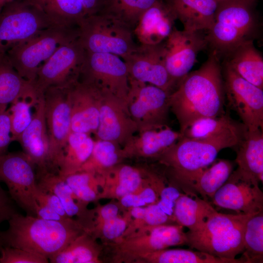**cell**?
I'll return each mask as SVG.
<instances>
[{
	"instance_id": "836d02e7",
	"label": "cell",
	"mask_w": 263,
	"mask_h": 263,
	"mask_svg": "<svg viewBox=\"0 0 263 263\" xmlns=\"http://www.w3.org/2000/svg\"><path fill=\"white\" fill-rule=\"evenodd\" d=\"M94 141L89 134L71 132L58 174L64 176L78 171L90 156Z\"/></svg>"
},
{
	"instance_id": "44dd1931",
	"label": "cell",
	"mask_w": 263,
	"mask_h": 263,
	"mask_svg": "<svg viewBox=\"0 0 263 263\" xmlns=\"http://www.w3.org/2000/svg\"><path fill=\"white\" fill-rule=\"evenodd\" d=\"M32 119L18 142L37 169V176L53 173L49 152V140L45 116L43 94L34 106Z\"/></svg>"
},
{
	"instance_id": "484cf974",
	"label": "cell",
	"mask_w": 263,
	"mask_h": 263,
	"mask_svg": "<svg viewBox=\"0 0 263 263\" xmlns=\"http://www.w3.org/2000/svg\"><path fill=\"white\" fill-rule=\"evenodd\" d=\"M236 148V170L260 183L263 181V132L259 129L245 132Z\"/></svg>"
},
{
	"instance_id": "2e32d148",
	"label": "cell",
	"mask_w": 263,
	"mask_h": 263,
	"mask_svg": "<svg viewBox=\"0 0 263 263\" xmlns=\"http://www.w3.org/2000/svg\"><path fill=\"white\" fill-rule=\"evenodd\" d=\"M207 45L201 31L173 30L164 41L166 69L174 89L192 69L198 54Z\"/></svg>"
},
{
	"instance_id": "5bb4252c",
	"label": "cell",
	"mask_w": 263,
	"mask_h": 263,
	"mask_svg": "<svg viewBox=\"0 0 263 263\" xmlns=\"http://www.w3.org/2000/svg\"><path fill=\"white\" fill-rule=\"evenodd\" d=\"M126 104L138 132L168 125L169 94L154 85L129 78Z\"/></svg>"
},
{
	"instance_id": "b9f144b4",
	"label": "cell",
	"mask_w": 263,
	"mask_h": 263,
	"mask_svg": "<svg viewBox=\"0 0 263 263\" xmlns=\"http://www.w3.org/2000/svg\"><path fill=\"white\" fill-rule=\"evenodd\" d=\"M132 219L129 210L126 209L120 214L87 232L95 238H100L113 242L122 237Z\"/></svg>"
},
{
	"instance_id": "f1b7e54d",
	"label": "cell",
	"mask_w": 263,
	"mask_h": 263,
	"mask_svg": "<svg viewBox=\"0 0 263 263\" xmlns=\"http://www.w3.org/2000/svg\"><path fill=\"white\" fill-rule=\"evenodd\" d=\"M33 84L22 78L8 60L6 55L0 57V110L22 98L37 99Z\"/></svg>"
},
{
	"instance_id": "7dc6e473",
	"label": "cell",
	"mask_w": 263,
	"mask_h": 263,
	"mask_svg": "<svg viewBox=\"0 0 263 263\" xmlns=\"http://www.w3.org/2000/svg\"><path fill=\"white\" fill-rule=\"evenodd\" d=\"M0 225L8 221L13 215L18 213L15 202L8 192L5 191L0 185Z\"/></svg>"
},
{
	"instance_id": "9a60e30c",
	"label": "cell",
	"mask_w": 263,
	"mask_h": 263,
	"mask_svg": "<svg viewBox=\"0 0 263 263\" xmlns=\"http://www.w3.org/2000/svg\"><path fill=\"white\" fill-rule=\"evenodd\" d=\"M223 71L225 98L248 131L263 128V89L238 75L226 63Z\"/></svg>"
},
{
	"instance_id": "f907efd6",
	"label": "cell",
	"mask_w": 263,
	"mask_h": 263,
	"mask_svg": "<svg viewBox=\"0 0 263 263\" xmlns=\"http://www.w3.org/2000/svg\"><path fill=\"white\" fill-rule=\"evenodd\" d=\"M13 0H0V12L6 4Z\"/></svg>"
},
{
	"instance_id": "4316f807",
	"label": "cell",
	"mask_w": 263,
	"mask_h": 263,
	"mask_svg": "<svg viewBox=\"0 0 263 263\" xmlns=\"http://www.w3.org/2000/svg\"><path fill=\"white\" fill-rule=\"evenodd\" d=\"M38 187L42 190L56 195L60 200L67 215L76 216L88 228L94 218V210L78 202L64 179L58 173L47 172L37 177Z\"/></svg>"
},
{
	"instance_id": "d4e9b609",
	"label": "cell",
	"mask_w": 263,
	"mask_h": 263,
	"mask_svg": "<svg viewBox=\"0 0 263 263\" xmlns=\"http://www.w3.org/2000/svg\"><path fill=\"white\" fill-rule=\"evenodd\" d=\"M184 30H209L214 21L217 0H164Z\"/></svg>"
},
{
	"instance_id": "f546056e",
	"label": "cell",
	"mask_w": 263,
	"mask_h": 263,
	"mask_svg": "<svg viewBox=\"0 0 263 263\" xmlns=\"http://www.w3.org/2000/svg\"><path fill=\"white\" fill-rule=\"evenodd\" d=\"M55 24L79 28L87 16L81 0H26Z\"/></svg>"
},
{
	"instance_id": "d6986e66",
	"label": "cell",
	"mask_w": 263,
	"mask_h": 263,
	"mask_svg": "<svg viewBox=\"0 0 263 263\" xmlns=\"http://www.w3.org/2000/svg\"><path fill=\"white\" fill-rule=\"evenodd\" d=\"M138 132L127 104L107 92H102L96 139L113 142L123 147Z\"/></svg>"
},
{
	"instance_id": "8fae6325",
	"label": "cell",
	"mask_w": 263,
	"mask_h": 263,
	"mask_svg": "<svg viewBox=\"0 0 263 263\" xmlns=\"http://www.w3.org/2000/svg\"><path fill=\"white\" fill-rule=\"evenodd\" d=\"M36 166L24 152H7L0 157V181L11 198L27 215L36 217L38 188Z\"/></svg>"
},
{
	"instance_id": "ffe728a7",
	"label": "cell",
	"mask_w": 263,
	"mask_h": 263,
	"mask_svg": "<svg viewBox=\"0 0 263 263\" xmlns=\"http://www.w3.org/2000/svg\"><path fill=\"white\" fill-rule=\"evenodd\" d=\"M71 132L95 133L99 124L102 92L94 85L78 79L69 87Z\"/></svg>"
},
{
	"instance_id": "ab89813d",
	"label": "cell",
	"mask_w": 263,
	"mask_h": 263,
	"mask_svg": "<svg viewBox=\"0 0 263 263\" xmlns=\"http://www.w3.org/2000/svg\"><path fill=\"white\" fill-rule=\"evenodd\" d=\"M160 0H110L107 13L130 26L133 31L143 14Z\"/></svg>"
},
{
	"instance_id": "ac0fdd59",
	"label": "cell",
	"mask_w": 263,
	"mask_h": 263,
	"mask_svg": "<svg viewBox=\"0 0 263 263\" xmlns=\"http://www.w3.org/2000/svg\"><path fill=\"white\" fill-rule=\"evenodd\" d=\"M211 200L218 207L239 213L255 214L263 211V193L259 183L243 175L236 169Z\"/></svg>"
},
{
	"instance_id": "bcb514c9",
	"label": "cell",
	"mask_w": 263,
	"mask_h": 263,
	"mask_svg": "<svg viewBox=\"0 0 263 263\" xmlns=\"http://www.w3.org/2000/svg\"><path fill=\"white\" fill-rule=\"evenodd\" d=\"M37 203L45 205L65 218H69L59 198L54 194L40 189L38 187L36 193Z\"/></svg>"
},
{
	"instance_id": "3957f363",
	"label": "cell",
	"mask_w": 263,
	"mask_h": 263,
	"mask_svg": "<svg viewBox=\"0 0 263 263\" xmlns=\"http://www.w3.org/2000/svg\"><path fill=\"white\" fill-rule=\"evenodd\" d=\"M8 228L0 231V247H13L42 255L49 259L86 231L78 219L46 220L19 213L8 221Z\"/></svg>"
},
{
	"instance_id": "8992f818",
	"label": "cell",
	"mask_w": 263,
	"mask_h": 263,
	"mask_svg": "<svg viewBox=\"0 0 263 263\" xmlns=\"http://www.w3.org/2000/svg\"><path fill=\"white\" fill-rule=\"evenodd\" d=\"M79 28L55 25L10 49L7 57L18 73L33 83L39 68L61 44L79 37Z\"/></svg>"
},
{
	"instance_id": "c3c4849f",
	"label": "cell",
	"mask_w": 263,
	"mask_h": 263,
	"mask_svg": "<svg viewBox=\"0 0 263 263\" xmlns=\"http://www.w3.org/2000/svg\"><path fill=\"white\" fill-rule=\"evenodd\" d=\"M87 18L104 14L107 12L110 0H81Z\"/></svg>"
},
{
	"instance_id": "e575fe53",
	"label": "cell",
	"mask_w": 263,
	"mask_h": 263,
	"mask_svg": "<svg viewBox=\"0 0 263 263\" xmlns=\"http://www.w3.org/2000/svg\"><path fill=\"white\" fill-rule=\"evenodd\" d=\"M233 168L232 161L216 159L196 177L192 186V191L199 193L206 201L207 198L211 199L226 181L233 172Z\"/></svg>"
},
{
	"instance_id": "83f0119b",
	"label": "cell",
	"mask_w": 263,
	"mask_h": 263,
	"mask_svg": "<svg viewBox=\"0 0 263 263\" xmlns=\"http://www.w3.org/2000/svg\"><path fill=\"white\" fill-rule=\"evenodd\" d=\"M226 57L225 63L238 75L263 89V57L253 40L242 43Z\"/></svg>"
},
{
	"instance_id": "4fadbf2b",
	"label": "cell",
	"mask_w": 263,
	"mask_h": 263,
	"mask_svg": "<svg viewBox=\"0 0 263 263\" xmlns=\"http://www.w3.org/2000/svg\"><path fill=\"white\" fill-rule=\"evenodd\" d=\"M86 53L78 38L60 45L37 72L33 85L38 95L50 87L77 80Z\"/></svg>"
},
{
	"instance_id": "1f68e13d",
	"label": "cell",
	"mask_w": 263,
	"mask_h": 263,
	"mask_svg": "<svg viewBox=\"0 0 263 263\" xmlns=\"http://www.w3.org/2000/svg\"><path fill=\"white\" fill-rule=\"evenodd\" d=\"M134 263H247L242 256L229 259L196 250L184 249H164L145 255Z\"/></svg>"
},
{
	"instance_id": "8d00e7d4",
	"label": "cell",
	"mask_w": 263,
	"mask_h": 263,
	"mask_svg": "<svg viewBox=\"0 0 263 263\" xmlns=\"http://www.w3.org/2000/svg\"><path fill=\"white\" fill-rule=\"evenodd\" d=\"M61 177L69 185L78 202L87 206L90 202L100 199L99 176L89 171H78Z\"/></svg>"
},
{
	"instance_id": "7c38bea8",
	"label": "cell",
	"mask_w": 263,
	"mask_h": 263,
	"mask_svg": "<svg viewBox=\"0 0 263 263\" xmlns=\"http://www.w3.org/2000/svg\"><path fill=\"white\" fill-rule=\"evenodd\" d=\"M86 52L78 79L94 85L101 92L110 93L126 103L130 83L125 61L112 54Z\"/></svg>"
},
{
	"instance_id": "5b68a950",
	"label": "cell",
	"mask_w": 263,
	"mask_h": 263,
	"mask_svg": "<svg viewBox=\"0 0 263 263\" xmlns=\"http://www.w3.org/2000/svg\"><path fill=\"white\" fill-rule=\"evenodd\" d=\"M254 214H224L215 210L200 228L186 232L187 245L220 258L235 259L244 251L245 225Z\"/></svg>"
},
{
	"instance_id": "30bf717a",
	"label": "cell",
	"mask_w": 263,
	"mask_h": 263,
	"mask_svg": "<svg viewBox=\"0 0 263 263\" xmlns=\"http://www.w3.org/2000/svg\"><path fill=\"white\" fill-rule=\"evenodd\" d=\"M71 84V83H70ZM70 84L52 86L43 93L49 152L53 173H58L71 132Z\"/></svg>"
},
{
	"instance_id": "60d3db41",
	"label": "cell",
	"mask_w": 263,
	"mask_h": 263,
	"mask_svg": "<svg viewBox=\"0 0 263 263\" xmlns=\"http://www.w3.org/2000/svg\"><path fill=\"white\" fill-rule=\"evenodd\" d=\"M38 98H19L11 104V107L8 110L10 114L12 142L18 141L31 123L33 117L31 108Z\"/></svg>"
},
{
	"instance_id": "7bdbcfd3",
	"label": "cell",
	"mask_w": 263,
	"mask_h": 263,
	"mask_svg": "<svg viewBox=\"0 0 263 263\" xmlns=\"http://www.w3.org/2000/svg\"><path fill=\"white\" fill-rule=\"evenodd\" d=\"M49 260L39 254L13 247H0V263H47Z\"/></svg>"
},
{
	"instance_id": "e0dca14e",
	"label": "cell",
	"mask_w": 263,
	"mask_h": 263,
	"mask_svg": "<svg viewBox=\"0 0 263 263\" xmlns=\"http://www.w3.org/2000/svg\"><path fill=\"white\" fill-rule=\"evenodd\" d=\"M164 41L140 44L125 61L129 78L156 86L170 94L174 89L165 62Z\"/></svg>"
},
{
	"instance_id": "cb8c5ba5",
	"label": "cell",
	"mask_w": 263,
	"mask_h": 263,
	"mask_svg": "<svg viewBox=\"0 0 263 263\" xmlns=\"http://www.w3.org/2000/svg\"><path fill=\"white\" fill-rule=\"evenodd\" d=\"M175 20L164 0H160L143 14L133 29V35L140 44L161 43L173 30Z\"/></svg>"
},
{
	"instance_id": "d590c367",
	"label": "cell",
	"mask_w": 263,
	"mask_h": 263,
	"mask_svg": "<svg viewBox=\"0 0 263 263\" xmlns=\"http://www.w3.org/2000/svg\"><path fill=\"white\" fill-rule=\"evenodd\" d=\"M122 147L113 142L96 139L92 153L79 171H86L100 176L124 159Z\"/></svg>"
},
{
	"instance_id": "74e56055",
	"label": "cell",
	"mask_w": 263,
	"mask_h": 263,
	"mask_svg": "<svg viewBox=\"0 0 263 263\" xmlns=\"http://www.w3.org/2000/svg\"><path fill=\"white\" fill-rule=\"evenodd\" d=\"M244 246L242 256L247 263L263 262V211L254 214L246 222Z\"/></svg>"
},
{
	"instance_id": "4dcf8cb0",
	"label": "cell",
	"mask_w": 263,
	"mask_h": 263,
	"mask_svg": "<svg viewBox=\"0 0 263 263\" xmlns=\"http://www.w3.org/2000/svg\"><path fill=\"white\" fill-rule=\"evenodd\" d=\"M215 209L195 193H183L176 200L173 216L176 224L193 231L200 228Z\"/></svg>"
},
{
	"instance_id": "52a82bcc",
	"label": "cell",
	"mask_w": 263,
	"mask_h": 263,
	"mask_svg": "<svg viewBox=\"0 0 263 263\" xmlns=\"http://www.w3.org/2000/svg\"><path fill=\"white\" fill-rule=\"evenodd\" d=\"M78 38L86 51L114 54L124 61L137 46L133 40V30L109 14L86 18L79 27Z\"/></svg>"
},
{
	"instance_id": "ba28073f",
	"label": "cell",
	"mask_w": 263,
	"mask_h": 263,
	"mask_svg": "<svg viewBox=\"0 0 263 263\" xmlns=\"http://www.w3.org/2000/svg\"><path fill=\"white\" fill-rule=\"evenodd\" d=\"M184 227L177 224L144 226L112 243L114 263H132L170 246L187 245Z\"/></svg>"
},
{
	"instance_id": "f6af8a7d",
	"label": "cell",
	"mask_w": 263,
	"mask_h": 263,
	"mask_svg": "<svg viewBox=\"0 0 263 263\" xmlns=\"http://www.w3.org/2000/svg\"><path fill=\"white\" fill-rule=\"evenodd\" d=\"M11 140V123L8 109L0 110V157L7 152Z\"/></svg>"
},
{
	"instance_id": "681fc988",
	"label": "cell",
	"mask_w": 263,
	"mask_h": 263,
	"mask_svg": "<svg viewBox=\"0 0 263 263\" xmlns=\"http://www.w3.org/2000/svg\"><path fill=\"white\" fill-rule=\"evenodd\" d=\"M36 217L46 220L56 221H61L71 218L64 217L49 207L39 203H38Z\"/></svg>"
},
{
	"instance_id": "ee69618b",
	"label": "cell",
	"mask_w": 263,
	"mask_h": 263,
	"mask_svg": "<svg viewBox=\"0 0 263 263\" xmlns=\"http://www.w3.org/2000/svg\"><path fill=\"white\" fill-rule=\"evenodd\" d=\"M121 208L118 202L110 203L98 206L94 210V218L90 228L87 231L97 227L107 220L120 214Z\"/></svg>"
},
{
	"instance_id": "7a4b0ae2",
	"label": "cell",
	"mask_w": 263,
	"mask_h": 263,
	"mask_svg": "<svg viewBox=\"0 0 263 263\" xmlns=\"http://www.w3.org/2000/svg\"><path fill=\"white\" fill-rule=\"evenodd\" d=\"M247 130L241 123L221 133L205 138L183 136L156 160L173 183L185 193H195L192 186L198 175L216 159L223 149L234 148Z\"/></svg>"
},
{
	"instance_id": "7402d4cb",
	"label": "cell",
	"mask_w": 263,
	"mask_h": 263,
	"mask_svg": "<svg viewBox=\"0 0 263 263\" xmlns=\"http://www.w3.org/2000/svg\"><path fill=\"white\" fill-rule=\"evenodd\" d=\"M121 149L124 159L139 158L155 160L182 136L180 131L168 125L137 132Z\"/></svg>"
},
{
	"instance_id": "f35d334b",
	"label": "cell",
	"mask_w": 263,
	"mask_h": 263,
	"mask_svg": "<svg viewBox=\"0 0 263 263\" xmlns=\"http://www.w3.org/2000/svg\"><path fill=\"white\" fill-rule=\"evenodd\" d=\"M241 123L233 120L228 113L215 117H203L189 125L182 133L189 138H205L219 134Z\"/></svg>"
},
{
	"instance_id": "9c48e42d",
	"label": "cell",
	"mask_w": 263,
	"mask_h": 263,
	"mask_svg": "<svg viewBox=\"0 0 263 263\" xmlns=\"http://www.w3.org/2000/svg\"><path fill=\"white\" fill-rule=\"evenodd\" d=\"M55 25L43 12L26 0H14L0 12V57L11 48Z\"/></svg>"
},
{
	"instance_id": "6da1fadb",
	"label": "cell",
	"mask_w": 263,
	"mask_h": 263,
	"mask_svg": "<svg viewBox=\"0 0 263 263\" xmlns=\"http://www.w3.org/2000/svg\"><path fill=\"white\" fill-rule=\"evenodd\" d=\"M215 52L197 70L188 73L169 94L170 110L182 133L198 119L225 113L222 69Z\"/></svg>"
},
{
	"instance_id": "603a6c76",
	"label": "cell",
	"mask_w": 263,
	"mask_h": 263,
	"mask_svg": "<svg viewBox=\"0 0 263 263\" xmlns=\"http://www.w3.org/2000/svg\"><path fill=\"white\" fill-rule=\"evenodd\" d=\"M148 168L119 163L99 176L100 199L118 200L139 189L148 182Z\"/></svg>"
},
{
	"instance_id": "277c9868",
	"label": "cell",
	"mask_w": 263,
	"mask_h": 263,
	"mask_svg": "<svg viewBox=\"0 0 263 263\" xmlns=\"http://www.w3.org/2000/svg\"><path fill=\"white\" fill-rule=\"evenodd\" d=\"M257 0H220L214 21L206 38L218 55L226 56L256 33L258 20Z\"/></svg>"
},
{
	"instance_id": "816d5d0a",
	"label": "cell",
	"mask_w": 263,
	"mask_h": 263,
	"mask_svg": "<svg viewBox=\"0 0 263 263\" xmlns=\"http://www.w3.org/2000/svg\"></svg>"
},
{
	"instance_id": "d6a6232c",
	"label": "cell",
	"mask_w": 263,
	"mask_h": 263,
	"mask_svg": "<svg viewBox=\"0 0 263 263\" xmlns=\"http://www.w3.org/2000/svg\"><path fill=\"white\" fill-rule=\"evenodd\" d=\"M86 231L76 237L65 248L50 257L51 263H100L101 246Z\"/></svg>"
}]
</instances>
